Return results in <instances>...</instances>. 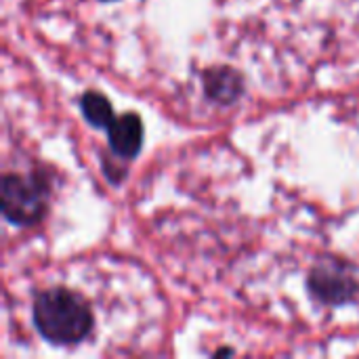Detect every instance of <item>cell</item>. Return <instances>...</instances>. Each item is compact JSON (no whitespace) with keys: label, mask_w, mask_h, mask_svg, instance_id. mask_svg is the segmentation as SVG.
Listing matches in <instances>:
<instances>
[{"label":"cell","mask_w":359,"mask_h":359,"mask_svg":"<svg viewBox=\"0 0 359 359\" xmlns=\"http://www.w3.org/2000/svg\"><path fill=\"white\" fill-rule=\"evenodd\" d=\"M34 330L53 347H78L95 330L90 301L65 286H50L32 297Z\"/></svg>","instance_id":"1"},{"label":"cell","mask_w":359,"mask_h":359,"mask_svg":"<svg viewBox=\"0 0 359 359\" xmlns=\"http://www.w3.org/2000/svg\"><path fill=\"white\" fill-rule=\"evenodd\" d=\"M202 93L208 103L231 107L246 95V78L231 65H210L200 72Z\"/></svg>","instance_id":"4"},{"label":"cell","mask_w":359,"mask_h":359,"mask_svg":"<svg viewBox=\"0 0 359 359\" xmlns=\"http://www.w3.org/2000/svg\"><path fill=\"white\" fill-rule=\"evenodd\" d=\"M97 2H101V4H114V2H122V0H97Z\"/></svg>","instance_id":"9"},{"label":"cell","mask_w":359,"mask_h":359,"mask_svg":"<svg viewBox=\"0 0 359 359\" xmlns=\"http://www.w3.org/2000/svg\"><path fill=\"white\" fill-rule=\"evenodd\" d=\"M305 288L309 299L328 309L359 303V269L345 257L322 255L307 271Z\"/></svg>","instance_id":"3"},{"label":"cell","mask_w":359,"mask_h":359,"mask_svg":"<svg viewBox=\"0 0 359 359\" xmlns=\"http://www.w3.org/2000/svg\"><path fill=\"white\" fill-rule=\"evenodd\" d=\"M233 353V349H217L212 355H231Z\"/></svg>","instance_id":"8"},{"label":"cell","mask_w":359,"mask_h":359,"mask_svg":"<svg viewBox=\"0 0 359 359\" xmlns=\"http://www.w3.org/2000/svg\"><path fill=\"white\" fill-rule=\"evenodd\" d=\"M78 107H80V114H82L84 122L95 130H105L116 118L114 105L107 99V95H103L101 90H95V88L84 90L80 95Z\"/></svg>","instance_id":"6"},{"label":"cell","mask_w":359,"mask_h":359,"mask_svg":"<svg viewBox=\"0 0 359 359\" xmlns=\"http://www.w3.org/2000/svg\"><path fill=\"white\" fill-rule=\"evenodd\" d=\"M107 147L114 156L133 162L139 158L145 143V126L143 118L137 111H124L114 118V122L105 128Z\"/></svg>","instance_id":"5"},{"label":"cell","mask_w":359,"mask_h":359,"mask_svg":"<svg viewBox=\"0 0 359 359\" xmlns=\"http://www.w3.org/2000/svg\"><path fill=\"white\" fill-rule=\"evenodd\" d=\"M53 185L38 168L27 172H4L0 179L2 219L15 227H36L48 217Z\"/></svg>","instance_id":"2"},{"label":"cell","mask_w":359,"mask_h":359,"mask_svg":"<svg viewBox=\"0 0 359 359\" xmlns=\"http://www.w3.org/2000/svg\"><path fill=\"white\" fill-rule=\"evenodd\" d=\"M101 170H103V177L107 179V183L114 185V187H120L128 179V162L118 158V156H114L111 151H109V156L103 154Z\"/></svg>","instance_id":"7"}]
</instances>
